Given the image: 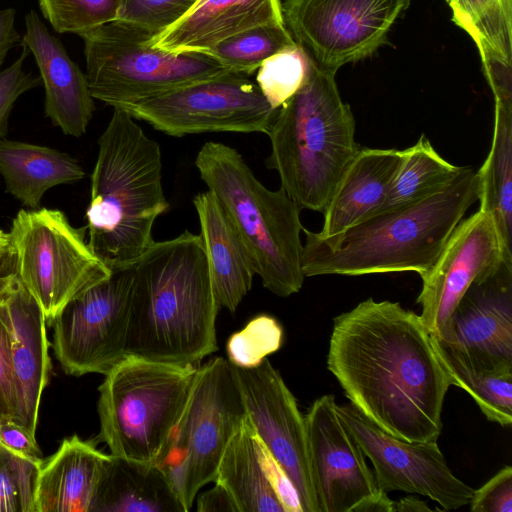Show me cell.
Returning <instances> with one entry per match:
<instances>
[{"mask_svg":"<svg viewBox=\"0 0 512 512\" xmlns=\"http://www.w3.org/2000/svg\"><path fill=\"white\" fill-rule=\"evenodd\" d=\"M268 22H284L280 0H198L151 43L172 52L207 53L231 36Z\"/></svg>","mask_w":512,"mask_h":512,"instance_id":"obj_21","label":"cell"},{"mask_svg":"<svg viewBox=\"0 0 512 512\" xmlns=\"http://www.w3.org/2000/svg\"><path fill=\"white\" fill-rule=\"evenodd\" d=\"M336 73L313 66L308 80L277 111L267 135L266 167L303 209L323 213L346 167L360 149L351 107L339 93Z\"/></svg>","mask_w":512,"mask_h":512,"instance_id":"obj_5","label":"cell"},{"mask_svg":"<svg viewBox=\"0 0 512 512\" xmlns=\"http://www.w3.org/2000/svg\"><path fill=\"white\" fill-rule=\"evenodd\" d=\"M22 45L32 52L45 88V115L65 135L86 133L95 110L86 74L72 61L61 41L52 35L35 10L25 16Z\"/></svg>","mask_w":512,"mask_h":512,"instance_id":"obj_20","label":"cell"},{"mask_svg":"<svg viewBox=\"0 0 512 512\" xmlns=\"http://www.w3.org/2000/svg\"><path fill=\"white\" fill-rule=\"evenodd\" d=\"M411 0H285L284 23L314 63L337 71L371 57L388 42Z\"/></svg>","mask_w":512,"mask_h":512,"instance_id":"obj_13","label":"cell"},{"mask_svg":"<svg viewBox=\"0 0 512 512\" xmlns=\"http://www.w3.org/2000/svg\"><path fill=\"white\" fill-rule=\"evenodd\" d=\"M479 191L478 172L464 166L441 191L373 214L338 235L322 237L303 228V274L360 276L413 271L422 275L478 201Z\"/></svg>","mask_w":512,"mask_h":512,"instance_id":"obj_3","label":"cell"},{"mask_svg":"<svg viewBox=\"0 0 512 512\" xmlns=\"http://www.w3.org/2000/svg\"><path fill=\"white\" fill-rule=\"evenodd\" d=\"M480 52L484 73L494 95L495 104L512 108L511 63L506 62L490 47L475 42Z\"/></svg>","mask_w":512,"mask_h":512,"instance_id":"obj_41","label":"cell"},{"mask_svg":"<svg viewBox=\"0 0 512 512\" xmlns=\"http://www.w3.org/2000/svg\"><path fill=\"white\" fill-rule=\"evenodd\" d=\"M402 152L390 189L383 203L371 215L417 202L441 191L464 167L446 161L424 134Z\"/></svg>","mask_w":512,"mask_h":512,"instance_id":"obj_29","label":"cell"},{"mask_svg":"<svg viewBox=\"0 0 512 512\" xmlns=\"http://www.w3.org/2000/svg\"><path fill=\"white\" fill-rule=\"evenodd\" d=\"M337 411L371 461L378 489L427 496L444 510L469 504L474 489L452 473L437 441L408 442L393 437L351 403L337 405Z\"/></svg>","mask_w":512,"mask_h":512,"instance_id":"obj_14","label":"cell"},{"mask_svg":"<svg viewBox=\"0 0 512 512\" xmlns=\"http://www.w3.org/2000/svg\"><path fill=\"white\" fill-rule=\"evenodd\" d=\"M134 265L70 300L55 316L52 347L70 375H106L126 356L135 288Z\"/></svg>","mask_w":512,"mask_h":512,"instance_id":"obj_12","label":"cell"},{"mask_svg":"<svg viewBox=\"0 0 512 512\" xmlns=\"http://www.w3.org/2000/svg\"><path fill=\"white\" fill-rule=\"evenodd\" d=\"M387 494L377 489L375 493L362 499L351 512H395V502Z\"/></svg>","mask_w":512,"mask_h":512,"instance_id":"obj_45","label":"cell"},{"mask_svg":"<svg viewBox=\"0 0 512 512\" xmlns=\"http://www.w3.org/2000/svg\"><path fill=\"white\" fill-rule=\"evenodd\" d=\"M477 172L479 209L492 214L512 255V108L495 104L491 148Z\"/></svg>","mask_w":512,"mask_h":512,"instance_id":"obj_28","label":"cell"},{"mask_svg":"<svg viewBox=\"0 0 512 512\" xmlns=\"http://www.w3.org/2000/svg\"><path fill=\"white\" fill-rule=\"evenodd\" d=\"M295 44L284 22H268L231 36L207 54L229 70L252 75L266 59Z\"/></svg>","mask_w":512,"mask_h":512,"instance_id":"obj_32","label":"cell"},{"mask_svg":"<svg viewBox=\"0 0 512 512\" xmlns=\"http://www.w3.org/2000/svg\"><path fill=\"white\" fill-rule=\"evenodd\" d=\"M450 0H446V2L448 3Z\"/></svg>","mask_w":512,"mask_h":512,"instance_id":"obj_48","label":"cell"},{"mask_svg":"<svg viewBox=\"0 0 512 512\" xmlns=\"http://www.w3.org/2000/svg\"><path fill=\"white\" fill-rule=\"evenodd\" d=\"M0 174L6 191L22 205L39 209L46 191L82 180L76 159L56 149L15 140L0 141Z\"/></svg>","mask_w":512,"mask_h":512,"instance_id":"obj_26","label":"cell"},{"mask_svg":"<svg viewBox=\"0 0 512 512\" xmlns=\"http://www.w3.org/2000/svg\"><path fill=\"white\" fill-rule=\"evenodd\" d=\"M110 454L77 435L65 438L42 460L36 483L35 512H91Z\"/></svg>","mask_w":512,"mask_h":512,"instance_id":"obj_22","label":"cell"},{"mask_svg":"<svg viewBox=\"0 0 512 512\" xmlns=\"http://www.w3.org/2000/svg\"><path fill=\"white\" fill-rule=\"evenodd\" d=\"M313 60L296 42L266 59L257 69L255 82L268 103L278 109L309 78Z\"/></svg>","mask_w":512,"mask_h":512,"instance_id":"obj_33","label":"cell"},{"mask_svg":"<svg viewBox=\"0 0 512 512\" xmlns=\"http://www.w3.org/2000/svg\"><path fill=\"white\" fill-rule=\"evenodd\" d=\"M79 36L90 93L113 108L207 79L229 69L207 53L154 46L145 30L115 20Z\"/></svg>","mask_w":512,"mask_h":512,"instance_id":"obj_8","label":"cell"},{"mask_svg":"<svg viewBox=\"0 0 512 512\" xmlns=\"http://www.w3.org/2000/svg\"><path fill=\"white\" fill-rule=\"evenodd\" d=\"M197 1L122 0L116 20L145 30L154 37L185 16Z\"/></svg>","mask_w":512,"mask_h":512,"instance_id":"obj_37","label":"cell"},{"mask_svg":"<svg viewBox=\"0 0 512 512\" xmlns=\"http://www.w3.org/2000/svg\"><path fill=\"white\" fill-rule=\"evenodd\" d=\"M283 341V328L272 316L259 315L251 319L227 341L228 361L237 367L258 366L268 355L278 351Z\"/></svg>","mask_w":512,"mask_h":512,"instance_id":"obj_35","label":"cell"},{"mask_svg":"<svg viewBox=\"0 0 512 512\" xmlns=\"http://www.w3.org/2000/svg\"><path fill=\"white\" fill-rule=\"evenodd\" d=\"M16 389L13 374L9 328L0 313V424L13 421Z\"/></svg>","mask_w":512,"mask_h":512,"instance_id":"obj_40","label":"cell"},{"mask_svg":"<svg viewBox=\"0 0 512 512\" xmlns=\"http://www.w3.org/2000/svg\"><path fill=\"white\" fill-rule=\"evenodd\" d=\"M0 313L11 340L16 389L14 422L35 434L40 399L50 371L46 317L34 297L11 273L0 285Z\"/></svg>","mask_w":512,"mask_h":512,"instance_id":"obj_19","label":"cell"},{"mask_svg":"<svg viewBox=\"0 0 512 512\" xmlns=\"http://www.w3.org/2000/svg\"><path fill=\"white\" fill-rule=\"evenodd\" d=\"M252 75L228 70L120 109L173 137L208 132L267 134L278 109Z\"/></svg>","mask_w":512,"mask_h":512,"instance_id":"obj_11","label":"cell"},{"mask_svg":"<svg viewBox=\"0 0 512 512\" xmlns=\"http://www.w3.org/2000/svg\"><path fill=\"white\" fill-rule=\"evenodd\" d=\"M432 511L427 503L413 495L401 498L395 502V512H425Z\"/></svg>","mask_w":512,"mask_h":512,"instance_id":"obj_47","label":"cell"},{"mask_svg":"<svg viewBox=\"0 0 512 512\" xmlns=\"http://www.w3.org/2000/svg\"><path fill=\"white\" fill-rule=\"evenodd\" d=\"M16 10L6 8L0 10V68L9 50L20 40L15 28Z\"/></svg>","mask_w":512,"mask_h":512,"instance_id":"obj_44","label":"cell"},{"mask_svg":"<svg viewBox=\"0 0 512 512\" xmlns=\"http://www.w3.org/2000/svg\"><path fill=\"white\" fill-rule=\"evenodd\" d=\"M402 150L360 148L346 167L324 210L322 237L338 235L370 216L384 201Z\"/></svg>","mask_w":512,"mask_h":512,"instance_id":"obj_23","label":"cell"},{"mask_svg":"<svg viewBox=\"0 0 512 512\" xmlns=\"http://www.w3.org/2000/svg\"><path fill=\"white\" fill-rule=\"evenodd\" d=\"M453 22L508 63L512 60V0H450Z\"/></svg>","mask_w":512,"mask_h":512,"instance_id":"obj_31","label":"cell"},{"mask_svg":"<svg viewBox=\"0 0 512 512\" xmlns=\"http://www.w3.org/2000/svg\"><path fill=\"white\" fill-rule=\"evenodd\" d=\"M22 46L19 58L0 71V141L8 134L9 117L16 100L42 82L40 77L23 70L24 61L30 50L25 45Z\"/></svg>","mask_w":512,"mask_h":512,"instance_id":"obj_38","label":"cell"},{"mask_svg":"<svg viewBox=\"0 0 512 512\" xmlns=\"http://www.w3.org/2000/svg\"><path fill=\"white\" fill-rule=\"evenodd\" d=\"M41 462L20 457L0 445V512H35Z\"/></svg>","mask_w":512,"mask_h":512,"instance_id":"obj_36","label":"cell"},{"mask_svg":"<svg viewBox=\"0 0 512 512\" xmlns=\"http://www.w3.org/2000/svg\"><path fill=\"white\" fill-rule=\"evenodd\" d=\"M15 272V261L8 233L0 229V285Z\"/></svg>","mask_w":512,"mask_h":512,"instance_id":"obj_46","label":"cell"},{"mask_svg":"<svg viewBox=\"0 0 512 512\" xmlns=\"http://www.w3.org/2000/svg\"><path fill=\"white\" fill-rule=\"evenodd\" d=\"M38 3L56 32L79 35L115 21L122 0H38Z\"/></svg>","mask_w":512,"mask_h":512,"instance_id":"obj_34","label":"cell"},{"mask_svg":"<svg viewBox=\"0 0 512 512\" xmlns=\"http://www.w3.org/2000/svg\"><path fill=\"white\" fill-rule=\"evenodd\" d=\"M246 415L231 363L214 357L201 364L185 410L157 462L185 512L199 490L214 482L225 448Z\"/></svg>","mask_w":512,"mask_h":512,"instance_id":"obj_9","label":"cell"},{"mask_svg":"<svg viewBox=\"0 0 512 512\" xmlns=\"http://www.w3.org/2000/svg\"><path fill=\"white\" fill-rule=\"evenodd\" d=\"M205 249L212 291L220 308L234 312L252 287L256 275L249 257L210 191L193 198Z\"/></svg>","mask_w":512,"mask_h":512,"instance_id":"obj_24","label":"cell"},{"mask_svg":"<svg viewBox=\"0 0 512 512\" xmlns=\"http://www.w3.org/2000/svg\"><path fill=\"white\" fill-rule=\"evenodd\" d=\"M195 166L235 233L263 286L280 297L299 292L304 282L301 208L280 187L270 190L242 155L219 142L199 150Z\"/></svg>","mask_w":512,"mask_h":512,"instance_id":"obj_6","label":"cell"},{"mask_svg":"<svg viewBox=\"0 0 512 512\" xmlns=\"http://www.w3.org/2000/svg\"><path fill=\"white\" fill-rule=\"evenodd\" d=\"M198 512H238L228 491L218 482L197 498Z\"/></svg>","mask_w":512,"mask_h":512,"instance_id":"obj_43","label":"cell"},{"mask_svg":"<svg viewBox=\"0 0 512 512\" xmlns=\"http://www.w3.org/2000/svg\"><path fill=\"white\" fill-rule=\"evenodd\" d=\"M59 209H21L9 231L15 272L51 324L73 298L107 279L112 270Z\"/></svg>","mask_w":512,"mask_h":512,"instance_id":"obj_10","label":"cell"},{"mask_svg":"<svg viewBox=\"0 0 512 512\" xmlns=\"http://www.w3.org/2000/svg\"><path fill=\"white\" fill-rule=\"evenodd\" d=\"M134 269L127 355L200 366L217 350L220 309L201 236L185 230L173 239L154 241Z\"/></svg>","mask_w":512,"mask_h":512,"instance_id":"obj_2","label":"cell"},{"mask_svg":"<svg viewBox=\"0 0 512 512\" xmlns=\"http://www.w3.org/2000/svg\"><path fill=\"white\" fill-rule=\"evenodd\" d=\"M232 368L255 433L294 487L301 511L318 512L305 419L294 395L267 358L256 367Z\"/></svg>","mask_w":512,"mask_h":512,"instance_id":"obj_15","label":"cell"},{"mask_svg":"<svg viewBox=\"0 0 512 512\" xmlns=\"http://www.w3.org/2000/svg\"><path fill=\"white\" fill-rule=\"evenodd\" d=\"M198 367L127 355L98 388V440L112 456L157 464L185 410Z\"/></svg>","mask_w":512,"mask_h":512,"instance_id":"obj_7","label":"cell"},{"mask_svg":"<svg viewBox=\"0 0 512 512\" xmlns=\"http://www.w3.org/2000/svg\"><path fill=\"white\" fill-rule=\"evenodd\" d=\"M168 208L159 144L127 111L114 108L91 174L90 248L112 271L133 266L153 244V225Z\"/></svg>","mask_w":512,"mask_h":512,"instance_id":"obj_4","label":"cell"},{"mask_svg":"<svg viewBox=\"0 0 512 512\" xmlns=\"http://www.w3.org/2000/svg\"><path fill=\"white\" fill-rule=\"evenodd\" d=\"M436 339L475 367L512 369V263L476 279Z\"/></svg>","mask_w":512,"mask_h":512,"instance_id":"obj_18","label":"cell"},{"mask_svg":"<svg viewBox=\"0 0 512 512\" xmlns=\"http://www.w3.org/2000/svg\"><path fill=\"white\" fill-rule=\"evenodd\" d=\"M0 445L25 459L42 461L35 434L14 421L0 424Z\"/></svg>","mask_w":512,"mask_h":512,"instance_id":"obj_42","label":"cell"},{"mask_svg":"<svg viewBox=\"0 0 512 512\" xmlns=\"http://www.w3.org/2000/svg\"><path fill=\"white\" fill-rule=\"evenodd\" d=\"M433 346L451 385L465 390L485 417L500 426L512 423V369L475 367L431 335Z\"/></svg>","mask_w":512,"mask_h":512,"instance_id":"obj_30","label":"cell"},{"mask_svg":"<svg viewBox=\"0 0 512 512\" xmlns=\"http://www.w3.org/2000/svg\"><path fill=\"white\" fill-rule=\"evenodd\" d=\"M214 482L228 491L238 512H286L269 478L258 437L247 415L225 448Z\"/></svg>","mask_w":512,"mask_h":512,"instance_id":"obj_27","label":"cell"},{"mask_svg":"<svg viewBox=\"0 0 512 512\" xmlns=\"http://www.w3.org/2000/svg\"><path fill=\"white\" fill-rule=\"evenodd\" d=\"M91 512H185V509L157 464L110 454Z\"/></svg>","mask_w":512,"mask_h":512,"instance_id":"obj_25","label":"cell"},{"mask_svg":"<svg viewBox=\"0 0 512 512\" xmlns=\"http://www.w3.org/2000/svg\"><path fill=\"white\" fill-rule=\"evenodd\" d=\"M503 262L512 263V255L504 248L492 214L478 209L462 219L433 265L420 275L417 303L428 332L441 339L468 287Z\"/></svg>","mask_w":512,"mask_h":512,"instance_id":"obj_16","label":"cell"},{"mask_svg":"<svg viewBox=\"0 0 512 512\" xmlns=\"http://www.w3.org/2000/svg\"><path fill=\"white\" fill-rule=\"evenodd\" d=\"M327 368L351 404L387 434L437 441L451 386L420 315L368 298L334 318Z\"/></svg>","mask_w":512,"mask_h":512,"instance_id":"obj_1","label":"cell"},{"mask_svg":"<svg viewBox=\"0 0 512 512\" xmlns=\"http://www.w3.org/2000/svg\"><path fill=\"white\" fill-rule=\"evenodd\" d=\"M473 512H512V467L499 470L470 499Z\"/></svg>","mask_w":512,"mask_h":512,"instance_id":"obj_39","label":"cell"},{"mask_svg":"<svg viewBox=\"0 0 512 512\" xmlns=\"http://www.w3.org/2000/svg\"><path fill=\"white\" fill-rule=\"evenodd\" d=\"M304 419L318 512H351L378 489L365 454L340 418L334 395L316 399Z\"/></svg>","mask_w":512,"mask_h":512,"instance_id":"obj_17","label":"cell"}]
</instances>
